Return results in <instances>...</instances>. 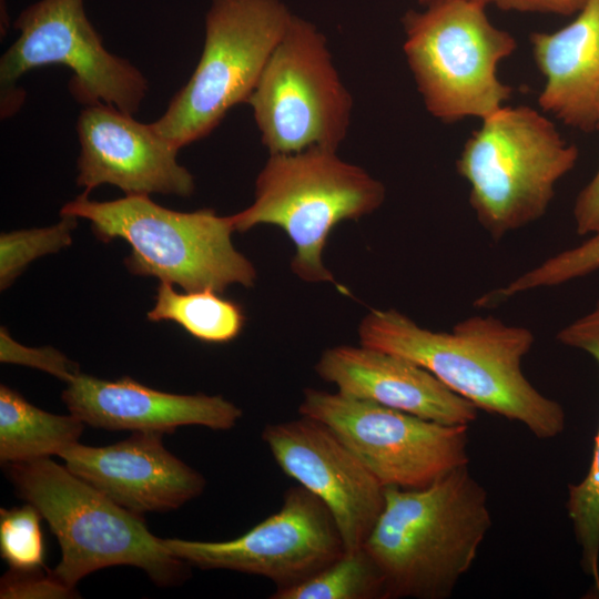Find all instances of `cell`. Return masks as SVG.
<instances>
[{
	"label": "cell",
	"mask_w": 599,
	"mask_h": 599,
	"mask_svg": "<svg viewBox=\"0 0 599 599\" xmlns=\"http://www.w3.org/2000/svg\"><path fill=\"white\" fill-rule=\"evenodd\" d=\"M362 345L409 359L478 409L524 426L539 439L559 436L566 414L525 376L521 364L535 343L526 327L475 315L451 332L420 327L396 309H372L361 322Z\"/></svg>",
	"instance_id": "cell-1"
},
{
	"label": "cell",
	"mask_w": 599,
	"mask_h": 599,
	"mask_svg": "<svg viewBox=\"0 0 599 599\" xmlns=\"http://www.w3.org/2000/svg\"><path fill=\"white\" fill-rule=\"evenodd\" d=\"M490 527L487 490L463 466L425 488L386 487L363 547L383 573L385 599H446Z\"/></svg>",
	"instance_id": "cell-2"
},
{
	"label": "cell",
	"mask_w": 599,
	"mask_h": 599,
	"mask_svg": "<svg viewBox=\"0 0 599 599\" xmlns=\"http://www.w3.org/2000/svg\"><path fill=\"white\" fill-rule=\"evenodd\" d=\"M17 495L47 520L61 548L53 575L69 588L112 566L142 569L160 587L181 585L189 564L132 512L49 457L4 464Z\"/></svg>",
	"instance_id": "cell-3"
},
{
	"label": "cell",
	"mask_w": 599,
	"mask_h": 599,
	"mask_svg": "<svg viewBox=\"0 0 599 599\" xmlns=\"http://www.w3.org/2000/svg\"><path fill=\"white\" fill-rule=\"evenodd\" d=\"M60 215L90 221L94 235L131 245L124 263L136 275L158 277L185 292L222 293L233 284L254 285L253 263L235 250L231 216L212 209L179 212L161 206L150 195H125L99 202L83 192L67 202Z\"/></svg>",
	"instance_id": "cell-4"
},
{
	"label": "cell",
	"mask_w": 599,
	"mask_h": 599,
	"mask_svg": "<svg viewBox=\"0 0 599 599\" xmlns=\"http://www.w3.org/2000/svg\"><path fill=\"white\" fill-rule=\"evenodd\" d=\"M336 152L315 146L270 154L256 177L253 203L230 215L235 231L260 224L284 230L295 246L291 268L305 282L337 285L322 260L331 231L370 214L385 200L378 180Z\"/></svg>",
	"instance_id": "cell-5"
},
{
	"label": "cell",
	"mask_w": 599,
	"mask_h": 599,
	"mask_svg": "<svg viewBox=\"0 0 599 599\" xmlns=\"http://www.w3.org/2000/svg\"><path fill=\"white\" fill-rule=\"evenodd\" d=\"M579 152L546 116L529 106H501L483 119L456 162L469 184V204L494 241L540 219L556 183Z\"/></svg>",
	"instance_id": "cell-6"
},
{
	"label": "cell",
	"mask_w": 599,
	"mask_h": 599,
	"mask_svg": "<svg viewBox=\"0 0 599 599\" xmlns=\"http://www.w3.org/2000/svg\"><path fill=\"white\" fill-rule=\"evenodd\" d=\"M481 2L455 0L407 11L404 52L427 111L451 123L490 115L511 95L497 68L517 48Z\"/></svg>",
	"instance_id": "cell-7"
},
{
	"label": "cell",
	"mask_w": 599,
	"mask_h": 599,
	"mask_svg": "<svg viewBox=\"0 0 599 599\" xmlns=\"http://www.w3.org/2000/svg\"><path fill=\"white\" fill-rule=\"evenodd\" d=\"M294 14L282 0H212L202 54L153 129L177 150L246 103Z\"/></svg>",
	"instance_id": "cell-8"
},
{
	"label": "cell",
	"mask_w": 599,
	"mask_h": 599,
	"mask_svg": "<svg viewBox=\"0 0 599 599\" xmlns=\"http://www.w3.org/2000/svg\"><path fill=\"white\" fill-rule=\"evenodd\" d=\"M19 37L0 59L1 116L22 105L17 81L37 68L68 67V89L84 106L108 104L134 115L149 91L145 75L129 60L111 53L89 20L83 0H38L13 23Z\"/></svg>",
	"instance_id": "cell-9"
},
{
	"label": "cell",
	"mask_w": 599,
	"mask_h": 599,
	"mask_svg": "<svg viewBox=\"0 0 599 599\" xmlns=\"http://www.w3.org/2000/svg\"><path fill=\"white\" fill-rule=\"evenodd\" d=\"M246 103L270 154L337 150L353 111L325 35L295 14Z\"/></svg>",
	"instance_id": "cell-10"
},
{
	"label": "cell",
	"mask_w": 599,
	"mask_h": 599,
	"mask_svg": "<svg viewBox=\"0 0 599 599\" xmlns=\"http://www.w3.org/2000/svg\"><path fill=\"white\" fill-rule=\"evenodd\" d=\"M298 413L328 426L384 487L425 488L469 464L468 425L315 388L304 389Z\"/></svg>",
	"instance_id": "cell-11"
},
{
	"label": "cell",
	"mask_w": 599,
	"mask_h": 599,
	"mask_svg": "<svg viewBox=\"0 0 599 599\" xmlns=\"http://www.w3.org/2000/svg\"><path fill=\"white\" fill-rule=\"evenodd\" d=\"M190 566L226 569L295 586L337 560L346 550L325 504L301 485L285 490L282 507L242 536L226 541L163 539Z\"/></svg>",
	"instance_id": "cell-12"
},
{
	"label": "cell",
	"mask_w": 599,
	"mask_h": 599,
	"mask_svg": "<svg viewBox=\"0 0 599 599\" xmlns=\"http://www.w3.org/2000/svg\"><path fill=\"white\" fill-rule=\"evenodd\" d=\"M262 439L282 471L318 497L345 550L363 547L385 504V488L325 424L301 416L268 424Z\"/></svg>",
	"instance_id": "cell-13"
},
{
	"label": "cell",
	"mask_w": 599,
	"mask_h": 599,
	"mask_svg": "<svg viewBox=\"0 0 599 599\" xmlns=\"http://www.w3.org/2000/svg\"><path fill=\"white\" fill-rule=\"evenodd\" d=\"M80 154L77 185L90 193L111 184L125 195L190 196L193 175L177 162L179 150L151 123L108 104L87 105L77 120Z\"/></svg>",
	"instance_id": "cell-14"
},
{
	"label": "cell",
	"mask_w": 599,
	"mask_h": 599,
	"mask_svg": "<svg viewBox=\"0 0 599 599\" xmlns=\"http://www.w3.org/2000/svg\"><path fill=\"white\" fill-rule=\"evenodd\" d=\"M163 435L134 432L102 447L77 443L60 457L70 471L121 507L139 515L169 511L200 496L205 478L164 447Z\"/></svg>",
	"instance_id": "cell-15"
},
{
	"label": "cell",
	"mask_w": 599,
	"mask_h": 599,
	"mask_svg": "<svg viewBox=\"0 0 599 599\" xmlns=\"http://www.w3.org/2000/svg\"><path fill=\"white\" fill-rule=\"evenodd\" d=\"M62 400L85 425L109 430L171 434L189 425L227 430L243 414L222 396L161 392L128 376L105 380L79 373L68 382Z\"/></svg>",
	"instance_id": "cell-16"
},
{
	"label": "cell",
	"mask_w": 599,
	"mask_h": 599,
	"mask_svg": "<svg viewBox=\"0 0 599 599\" xmlns=\"http://www.w3.org/2000/svg\"><path fill=\"white\" fill-rule=\"evenodd\" d=\"M315 372L337 392L448 425H469L478 408L407 358L364 345L327 348Z\"/></svg>",
	"instance_id": "cell-17"
},
{
	"label": "cell",
	"mask_w": 599,
	"mask_h": 599,
	"mask_svg": "<svg viewBox=\"0 0 599 599\" xmlns=\"http://www.w3.org/2000/svg\"><path fill=\"white\" fill-rule=\"evenodd\" d=\"M532 54L546 82L539 105L583 132L599 121V0H589L576 19L551 32L530 35Z\"/></svg>",
	"instance_id": "cell-18"
},
{
	"label": "cell",
	"mask_w": 599,
	"mask_h": 599,
	"mask_svg": "<svg viewBox=\"0 0 599 599\" xmlns=\"http://www.w3.org/2000/svg\"><path fill=\"white\" fill-rule=\"evenodd\" d=\"M556 337L565 346L586 352L599 365V300L589 313L561 328ZM566 509L580 547L581 569L599 591V428L588 473L581 481L569 485Z\"/></svg>",
	"instance_id": "cell-19"
},
{
	"label": "cell",
	"mask_w": 599,
	"mask_h": 599,
	"mask_svg": "<svg viewBox=\"0 0 599 599\" xmlns=\"http://www.w3.org/2000/svg\"><path fill=\"white\" fill-rule=\"evenodd\" d=\"M77 416L55 415L30 404L17 390L0 386V461H28L58 455L77 444L84 430Z\"/></svg>",
	"instance_id": "cell-20"
},
{
	"label": "cell",
	"mask_w": 599,
	"mask_h": 599,
	"mask_svg": "<svg viewBox=\"0 0 599 599\" xmlns=\"http://www.w3.org/2000/svg\"><path fill=\"white\" fill-rule=\"evenodd\" d=\"M172 285L162 281L159 284L149 321L174 322L206 343H226L241 333L245 315L238 304L212 290L179 293Z\"/></svg>",
	"instance_id": "cell-21"
},
{
	"label": "cell",
	"mask_w": 599,
	"mask_h": 599,
	"mask_svg": "<svg viewBox=\"0 0 599 599\" xmlns=\"http://www.w3.org/2000/svg\"><path fill=\"white\" fill-rule=\"evenodd\" d=\"M271 599H385L383 573L364 547L345 551L308 579L275 589Z\"/></svg>",
	"instance_id": "cell-22"
},
{
	"label": "cell",
	"mask_w": 599,
	"mask_h": 599,
	"mask_svg": "<svg viewBox=\"0 0 599 599\" xmlns=\"http://www.w3.org/2000/svg\"><path fill=\"white\" fill-rule=\"evenodd\" d=\"M599 271V230L581 244L550 256L506 286L484 294L479 307L495 306L519 293L552 287Z\"/></svg>",
	"instance_id": "cell-23"
},
{
	"label": "cell",
	"mask_w": 599,
	"mask_h": 599,
	"mask_svg": "<svg viewBox=\"0 0 599 599\" xmlns=\"http://www.w3.org/2000/svg\"><path fill=\"white\" fill-rule=\"evenodd\" d=\"M61 221L41 229L17 230L0 236V287L6 290L34 260L57 253L71 244L78 217L61 215Z\"/></svg>",
	"instance_id": "cell-24"
},
{
	"label": "cell",
	"mask_w": 599,
	"mask_h": 599,
	"mask_svg": "<svg viewBox=\"0 0 599 599\" xmlns=\"http://www.w3.org/2000/svg\"><path fill=\"white\" fill-rule=\"evenodd\" d=\"M41 514L30 502L0 509V555L11 569L41 570L44 562V540Z\"/></svg>",
	"instance_id": "cell-25"
},
{
	"label": "cell",
	"mask_w": 599,
	"mask_h": 599,
	"mask_svg": "<svg viewBox=\"0 0 599 599\" xmlns=\"http://www.w3.org/2000/svg\"><path fill=\"white\" fill-rule=\"evenodd\" d=\"M0 359L42 369L67 383L80 372L77 365L52 347L32 348L14 342L4 327L0 331Z\"/></svg>",
	"instance_id": "cell-26"
},
{
	"label": "cell",
	"mask_w": 599,
	"mask_h": 599,
	"mask_svg": "<svg viewBox=\"0 0 599 599\" xmlns=\"http://www.w3.org/2000/svg\"><path fill=\"white\" fill-rule=\"evenodd\" d=\"M75 589L60 581L52 571H18L11 569L1 578L0 597L7 598H73Z\"/></svg>",
	"instance_id": "cell-27"
},
{
	"label": "cell",
	"mask_w": 599,
	"mask_h": 599,
	"mask_svg": "<svg viewBox=\"0 0 599 599\" xmlns=\"http://www.w3.org/2000/svg\"><path fill=\"white\" fill-rule=\"evenodd\" d=\"M572 214L579 235H589L599 230V167L576 197Z\"/></svg>",
	"instance_id": "cell-28"
},
{
	"label": "cell",
	"mask_w": 599,
	"mask_h": 599,
	"mask_svg": "<svg viewBox=\"0 0 599 599\" xmlns=\"http://www.w3.org/2000/svg\"><path fill=\"white\" fill-rule=\"evenodd\" d=\"M589 0H491L502 10L570 16L578 13Z\"/></svg>",
	"instance_id": "cell-29"
},
{
	"label": "cell",
	"mask_w": 599,
	"mask_h": 599,
	"mask_svg": "<svg viewBox=\"0 0 599 599\" xmlns=\"http://www.w3.org/2000/svg\"><path fill=\"white\" fill-rule=\"evenodd\" d=\"M418 1L424 7H429V6L439 4V3H444V2H448V1H455V0H418ZM467 1H476V2H481V3H485V4H488V3L491 2V0H467Z\"/></svg>",
	"instance_id": "cell-30"
}]
</instances>
